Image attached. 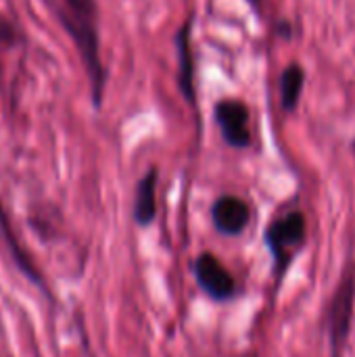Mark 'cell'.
I'll list each match as a JSON object with an SVG mask.
<instances>
[{
    "mask_svg": "<svg viewBox=\"0 0 355 357\" xmlns=\"http://www.w3.org/2000/svg\"><path fill=\"white\" fill-rule=\"evenodd\" d=\"M0 230L4 232V236H6V241H8V247L13 249V255H15V261L19 264V268L23 270V274H27L31 280H38V274H36V270L31 268V264L25 259V253L21 251V247L17 249V243H15V238H13V234H10V230H8V222H6V218L0 213Z\"/></svg>",
    "mask_w": 355,
    "mask_h": 357,
    "instance_id": "30bf717a",
    "label": "cell"
},
{
    "mask_svg": "<svg viewBox=\"0 0 355 357\" xmlns=\"http://www.w3.org/2000/svg\"><path fill=\"white\" fill-rule=\"evenodd\" d=\"M355 307V270L347 268L328 301L326 310V331H328V347L331 357H343L347 349V341L352 335Z\"/></svg>",
    "mask_w": 355,
    "mask_h": 357,
    "instance_id": "3957f363",
    "label": "cell"
},
{
    "mask_svg": "<svg viewBox=\"0 0 355 357\" xmlns=\"http://www.w3.org/2000/svg\"><path fill=\"white\" fill-rule=\"evenodd\" d=\"M276 33L282 36V38H287V40H291V38H293V27H291V23H289V21H280V23L276 25Z\"/></svg>",
    "mask_w": 355,
    "mask_h": 357,
    "instance_id": "8fae6325",
    "label": "cell"
},
{
    "mask_svg": "<svg viewBox=\"0 0 355 357\" xmlns=\"http://www.w3.org/2000/svg\"><path fill=\"white\" fill-rule=\"evenodd\" d=\"M192 17H188L174 36L178 56V88L190 105H195V56H192Z\"/></svg>",
    "mask_w": 355,
    "mask_h": 357,
    "instance_id": "8992f818",
    "label": "cell"
},
{
    "mask_svg": "<svg viewBox=\"0 0 355 357\" xmlns=\"http://www.w3.org/2000/svg\"><path fill=\"white\" fill-rule=\"evenodd\" d=\"M305 88V69L299 63H291L282 69L278 77L280 90V107L285 113H295Z\"/></svg>",
    "mask_w": 355,
    "mask_h": 357,
    "instance_id": "9c48e42d",
    "label": "cell"
},
{
    "mask_svg": "<svg viewBox=\"0 0 355 357\" xmlns=\"http://www.w3.org/2000/svg\"><path fill=\"white\" fill-rule=\"evenodd\" d=\"M157 167H151L136 186V203H134V220L140 226H149L157 213Z\"/></svg>",
    "mask_w": 355,
    "mask_h": 357,
    "instance_id": "ba28073f",
    "label": "cell"
},
{
    "mask_svg": "<svg viewBox=\"0 0 355 357\" xmlns=\"http://www.w3.org/2000/svg\"><path fill=\"white\" fill-rule=\"evenodd\" d=\"M247 2H249V4H253V6H257V4H259L262 0H247Z\"/></svg>",
    "mask_w": 355,
    "mask_h": 357,
    "instance_id": "7c38bea8",
    "label": "cell"
},
{
    "mask_svg": "<svg viewBox=\"0 0 355 357\" xmlns=\"http://www.w3.org/2000/svg\"><path fill=\"white\" fill-rule=\"evenodd\" d=\"M65 8H61V19L67 29V33L73 38L80 56L84 61L90 90H92V102L94 107H100L103 92H105V67L100 59V36H98V8L94 0H63Z\"/></svg>",
    "mask_w": 355,
    "mask_h": 357,
    "instance_id": "6da1fadb",
    "label": "cell"
},
{
    "mask_svg": "<svg viewBox=\"0 0 355 357\" xmlns=\"http://www.w3.org/2000/svg\"><path fill=\"white\" fill-rule=\"evenodd\" d=\"M308 220L301 209H291L278 215L264 232V241L274 259V274L278 280L285 278L295 253L305 245Z\"/></svg>",
    "mask_w": 355,
    "mask_h": 357,
    "instance_id": "7a4b0ae2",
    "label": "cell"
},
{
    "mask_svg": "<svg viewBox=\"0 0 355 357\" xmlns=\"http://www.w3.org/2000/svg\"><path fill=\"white\" fill-rule=\"evenodd\" d=\"M216 121L220 126L222 138L232 149H249L251 146V113L249 107L239 98H224L216 102L213 109Z\"/></svg>",
    "mask_w": 355,
    "mask_h": 357,
    "instance_id": "277c9868",
    "label": "cell"
},
{
    "mask_svg": "<svg viewBox=\"0 0 355 357\" xmlns=\"http://www.w3.org/2000/svg\"><path fill=\"white\" fill-rule=\"evenodd\" d=\"M195 278H197L199 287L216 301H228L236 295V282H234L232 274L211 253H203L197 257Z\"/></svg>",
    "mask_w": 355,
    "mask_h": 357,
    "instance_id": "5b68a950",
    "label": "cell"
},
{
    "mask_svg": "<svg viewBox=\"0 0 355 357\" xmlns=\"http://www.w3.org/2000/svg\"><path fill=\"white\" fill-rule=\"evenodd\" d=\"M211 220L216 228L226 236H239L251 220L249 205L234 195H222L211 207Z\"/></svg>",
    "mask_w": 355,
    "mask_h": 357,
    "instance_id": "52a82bcc",
    "label": "cell"
}]
</instances>
